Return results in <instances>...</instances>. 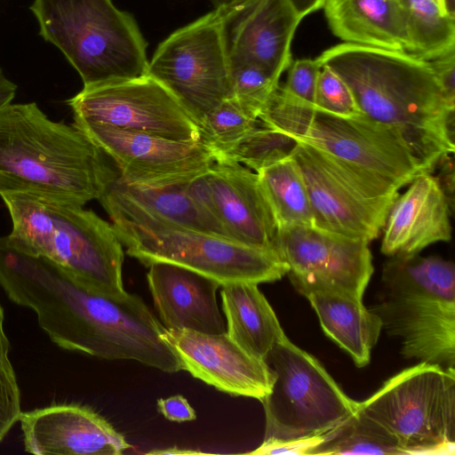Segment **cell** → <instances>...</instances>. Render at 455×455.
<instances>
[{"label": "cell", "mask_w": 455, "mask_h": 455, "mask_svg": "<svg viewBox=\"0 0 455 455\" xmlns=\"http://www.w3.org/2000/svg\"><path fill=\"white\" fill-rule=\"evenodd\" d=\"M0 286L10 300L34 311L40 328L63 349L134 360L165 372L183 370L164 338L166 328L137 295L92 291L49 259L22 250L6 260Z\"/></svg>", "instance_id": "1"}, {"label": "cell", "mask_w": 455, "mask_h": 455, "mask_svg": "<svg viewBox=\"0 0 455 455\" xmlns=\"http://www.w3.org/2000/svg\"><path fill=\"white\" fill-rule=\"evenodd\" d=\"M348 85L368 117L399 130L420 161L434 172L454 153V110L430 61L410 52L343 43L317 57Z\"/></svg>", "instance_id": "2"}, {"label": "cell", "mask_w": 455, "mask_h": 455, "mask_svg": "<svg viewBox=\"0 0 455 455\" xmlns=\"http://www.w3.org/2000/svg\"><path fill=\"white\" fill-rule=\"evenodd\" d=\"M117 177L78 128L52 121L36 103L0 110V196L25 193L84 205Z\"/></svg>", "instance_id": "3"}, {"label": "cell", "mask_w": 455, "mask_h": 455, "mask_svg": "<svg viewBox=\"0 0 455 455\" xmlns=\"http://www.w3.org/2000/svg\"><path fill=\"white\" fill-rule=\"evenodd\" d=\"M1 197L15 244L53 262L92 291L116 298L128 294L122 278L123 244L108 221L84 205L58 199L25 193Z\"/></svg>", "instance_id": "4"}, {"label": "cell", "mask_w": 455, "mask_h": 455, "mask_svg": "<svg viewBox=\"0 0 455 455\" xmlns=\"http://www.w3.org/2000/svg\"><path fill=\"white\" fill-rule=\"evenodd\" d=\"M384 296L371 310L401 341L408 359L454 368L455 266L438 256H392L382 270Z\"/></svg>", "instance_id": "5"}, {"label": "cell", "mask_w": 455, "mask_h": 455, "mask_svg": "<svg viewBox=\"0 0 455 455\" xmlns=\"http://www.w3.org/2000/svg\"><path fill=\"white\" fill-rule=\"evenodd\" d=\"M30 11L40 36L64 54L84 86L147 74V42L113 0H34Z\"/></svg>", "instance_id": "6"}, {"label": "cell", "mask_w": 455, "mask_h": 455, "mask_svg": "<svg viewBox=\"0 0 455 455\" xmlns=\"http://www.w3.org/2000/svg\"><path fill=\"white\" fill-rule=\"evenodd\" d=\"M106 212L126 253L145 266L179 265L214 279L220 286L270 283L287 275V265L274 250L250 247L132 211Z\"/></svg>", "instance_id": "7"}, {"label": "cell", "mask_w": 455, "mask_h": 455, "mask_svg": "<svg viewBox=\"0 0 455 455\" xmlns=\"http://www.w3.org/2000/svg\"><path fill=\"white\" fill-rule=\"evenodd\" d=\"M259 120L294 141L313 146L398 189L426 172L399 130L364 114L340 116L322 112L277 91Z\"/></svg>", "instance_id": "8"}, {"label": "cell", "mask_w": 455, "mask_h": 455, "mask_svg": "<svg viewBox=\"0 0 455 455\" xmlns=\"http://www.w3.org/2000/svg\"><path fill=\"white\" fill-rule=\"evenodd\" d=\"M360 408L404 455L454 453L455 368L419 362L386 380Z\"/></svg>", "instance_id": "9"}, {"label": "cell", "mask_w": 455, "mask_h": 455, "mask_svg": "<svg viewBox=\"0 0 455 455\" xmlns=\"http://www.w3.org/2000/svg\"><path fill=\"white\" fill-rule=\"evenodd\" d=\"M264 362L274 376L269 393L260 400L266 416L264 440L323 435L357 411L360 402L349 397L314 355L286 335Z\"/></svg>", "instance_id": "10"}, {"label": "cell", "mask_w": 455, "mask_h": 455, "mask_svg": "<svg viewBox=\"0 0 455 455\" xmlns=\"http://www.w3.org/2000/svg\"><path fill=\"white\" fill-rule=\"evenodd\" d=\"M291 156L307 185L315 228L368 243L379 236L396 187L306 143L297 142Z\"/></svg>", "instance_id": "11"}, {"label": "cell", "mask_w": 455, "mask_h": 455, "mask_svg": "<svg viewBox=\"0 0 455 455\" xmlns=\"http://www.w3.org/2000/svg\"><path fill=\"white\" fill-rule=\"evenodd\" d=\"M229 12L214 8L179 28L148 60L147 74L167 88L198 125L207 113L233 97L226 33Z\"/></svg>", "instance_id": "12"}, {"label": "cell", "mask_w": 455, "mask_h": 455, "mask_svg": "<svg viewBox=\"0 0 455 455\" xmlns=\"http://www.w3.org/2000/svg\"><path fill=\"white\" fill-rule=\"evenodd\" d=\"M74 124H99L169 140L200 141L197 123L148 74L84 88L67 100Z\"/></svg>", "instance_id": "13"}, {"label": "cell", "mask_w": 455, "mask_h": 455, "mask_svg": "<svg viewBox=\"0 0 455 455\" xmlns=\"http://www.w3.org/2000/svg\"><path fill=\"white\" fill-rule=\"evenodd\" d=\"M74 125L116 163L120 180L132 186L186 184L204 174L217 160L201 141L169 140L107 125Z\"/></svg>", "instance_id": "14"}, {"label": "cell", "mask_w": 455, "mask_h": 455, "mask_svg": "<svg viewBox=\"0 0 455 455\" xmlns=\"http://www.w3.org/2000/svg\"><path fill=\"white\" fill-rule=\"evenodd\" d=\"M369 243L315 227H292L277 230L274 249L293 286L331 287L363 300L373 273Z\"/></svg>", "instance_id": "15"}, {"label": "cell", "mask_w": 455, "mask_h": 455, "mask_svg": "<svg viewBox=\"0 0 455 455\" xmlns=\"http://www.w3.org/2000/svg\"><path fill=\"white\" fill-rule=\"evenodd\" d=\"M164 338L177 353L183 370L220 391L259 401L269 393L274 376L267 363L227 332L166 329Z\"/></svg>", "instance_id": "16"}, {"label": "cell", "mask_w": 455, "mask_h": 455, "mask_svg": "<svg viewBox=\"0 0 455 455\" xmlns=\"http://www.w3.org/2000/svg\"><path fill=\"white\" fill-rule=\"evenodd\" d=\"M19 421L25 451L36 455H119L131 448L103 417L76 403L24 411Z\"/></svg>", "instance_id": "17"}, {"label": "cell", "mask_w": 455, "mask_h": 455, "mask_svg": "<svg viewBox=\"0 0 455 455\" xmlns=\"http://www.w3.org/2000/svg\"><path fill=\"white\" fill-rule=\"evenodd\" d=\"M217 220L239 243L274 250L277 225L258 175L244 165L223 158L206 172Z\"/></svg>", "instance_id": "18"}, {"label": "cell", "mask_w": 455, "mask_h": 455, "mask_svg": "<svg viewBox=\"0 0 455 455\" xmlns=\"http://www.w3.org/2000/svg\"><path fill=\"white\" fill-rule=\"evenodd\" d=\"M300 21L287 0H253L229 12L226 33L231 68L255 63L280 79L291 62V41Z\"/></svg>", "instance_id": "19"}, {"label": "cell", "mask_w": 455, "mask_h": 455, "mask_svg": "<svg viewBox=\"0 0 455 455\" xmlns=\"http://www.w3.org/2000/svg\"><path fill=\"white\" fill-rule=\"evenodd\" d=\"M407 186L392 204L382 229L380 251L388 257L417 254L451 239L452 210L435 175L421 172Z\"/></svg>", "instance_id": "20"}, {"label": "cell", "mask_w": 455, "mask_h": 455, "mask_svg": "<svg viewBox=\"0 0 455 455\" xmlns=\"http://www.w3.org/2000/svg\"><path fill=\"white\" fill-rule=\"evenodd\" d=\"M148 267V287L166 329L226 332L217 302V281L172 263L154 262Z\"/></svg>", "instance_id": "21"}, {"label": "cell", "mask_w": 455, "mask_h": 455, "mask_svg": "<svg viewBox=\"0 0 455 455\" xmlns=\"http://www.w3.org/2000/svg\"><path fill=\"white\" fill-rule=\"evenodd\" d=\"M315 309L325 334L345 350L357 367L371 361L382 322L362 299L335 288L300 284L294 286Z\"/></svg>", "instance_id": "22"}, {"label": "cell", "mask_w": 455, "mask_h": 455, "mask_svg": "<svg viewBox=\"0 0 455 455\" xmlns=\"http://www.w3.org/2000/svg\"><path fill=\"white\" fill-rule=\"evenodd\" d=\"M323 8L331 30L345 43L409 52L399 0H326Z\"/></svg>", "instance_id": "23"}, {"label": "cell", "mask_w": 455, "mask_h": 455, "mask_svg": "<svg viewBox=\"0 0 455 455\" xmlns=\"http://www.w3.org/2000/svg\"><path fill=\"white\" fill-rule=\"evenodd\" d=\"M186 184L164 188L138 187L126 184L118 176L107 186L98 200L105 211H132L173 225L232 240L222 225L187 193Z\"/></svg>", "instance_id": "24"}, {"label": "cell", "mask_w": 455, "mask_h": 455, "mask_svg": "<svg viewBox=\"0 0 455 455\" xmlns=\"http://www.w3.org/2000/svg\"><path fill=\"white\" fill-rule=\"evenodd\" d=\"M220 296L227 334L249 354L264 360L285 333L258 284H227Z\"/></svg>", "instance_id": "25"}, {"label": "cell", "mask_w": 455, "mask_h": 455, "mask_svg": "<svg viewBox=\"0 0 455 455\" xmlns=\"http://www.w3.org/2000/svg\"><path fill=\"white\" fill-rule=\"evenodd\" d=\"M256 173L274 213L277 230L314 227L307 185L291 155Z\"/></svg>", "instance_id": "26"}, {"label": "cell", "mask_w": 455, "mask_h": 455, "mask_svg": "<svg viewBox=\"0 0 455 455\" xmlns=\"http://www.w3.org/2000/svg\"><path fill=\"white\" fill-rule=\"evenodd\" d=\"M405 14L412 55L432 61L455 52V18L434 0H399Z\"/></svg>", "instance_id": "27"}, {"label": "cell", "mask_w": 455, "mask_h": 455, "mask_svg": "<svg viewBox=\"0 0 455 455\" xmlns=\"http://www.w3.org/2000/svg\"><path fill=\"white\" fill-rule=\"evenodd\" d=\"M310 454H404L395 439L359 407L322 435Z\"/></svg>", "instance_id": "28"}, {"label": "cell", "mask_w": 455, "mask_h": 455, "mask_svg": "<svg viewBox=\"0 0 455 455\" xmlns=\"http://www.w3.org/2000/svg\"><path fill=\"white\" fill-rule=\"evenodd\" d=\"M259 123L233 97L228 98L201 120L200 141L212 151L217 160L223 159Z\"/></svg>", "instance_id": "29"}, {"label": "cell", "mask_w": 455, "mask_h": 455, "mask_svg": "<svg viewBox=\"0 0 455 455\" xmlns=\"http://www.w3.org/2000/svg\"><path fill=\"white\" fill-rule=\"evenodd\" d=\"M297 142L283 132L261 123L225 158L237 162L258 172L291 155Z\"/></svg>", "instance_id": "30"}, {"label": "cell", "mask_w": 455, "mask_h": 455, "mask_svg": "<svg viewBox=\"0 0 455 455\" xmlns=\"http://www.w3.org/2000/svg\"><path fill=\"white\" fill-rule=\"evenodd\" d=\"M233 98L255 119L265 111L279 87V78L255 63L231 68Z\"/></svg>", "instance_id": "31"}, {"label": "cell", "mask_w": 455, "mask_h": 455, "mask_svg": "<svg viewBox=\"0 0 455 455\" xmlns=\"http://www.w3.org/2000/svg\"><path fill=\"white\" fill-rule=\"evenodd\" d=\"M11 344L4 330V310L0 301V443L20 420V389L10 359Z\"/></svg>", "instance_id": "32"}, {"label": "cell", "mask_w": 455, "mask_h": 455, "mask_svg": "<svg viewBox=\"0 0 455 455\" xmlns=\"http://www.w3.org/2000/svg\"><path fill=\"white\" fill-rule=\"evenodd\" d=\"M315 108L340 116L363 115L348 85L327 66H322L318 76Z\"/></svg>", "instance_id": "33"}, {"label": "cell", "mask_w": 455, "mask_h": 455, "mask_svg": "<svg viewBox=\"0 0 455 455\" xmlns=\"http://www.w3.org/2000/svg\"><path fill=\"white\" fill-rule=\"evenodd\" d=\"M322 65L317 58L291 60L285 84L279 86L286 96L315 108V95Z\"/></svg>", "instance_id": "34"}, {"label": "cell", "mask_w": 455, "mask_h": 455, "mask_svg": "<svg viewBox=\"0 0 455 455\" xmlns=\"http://www.w3.org/2000/svg\"><path fill=\"white\" fill-rule=\"evenodd\" d=\"M322 435L289 441L263 440L251 454H307L320 442Z\"/></svg>", "instance_id": "35"}, {"label": "cell", "mask_w": 455, "mask_h": 455, "mask_svg": "<svg viewBox=\"0 0 455 455\" xmlns=\"http://www.w3.org/2000/svg\"><path fill=\"white\" fill-rule=\"evenodd\" d=\"M449 104L455 107V52L430 61Z\"/></svg>", "instance_id": "36"}, {"label": "cell", "mask_w": 455, "mask_h": 455, "mask_svg": "<svg viewBox=\"0 0 455 455\" xmlns=\"http://www.w3.org/2000/svg\"><path fill=\"white\" fill-rule=\"evenodd\" d=\"M157 410L171 421L185 422L196 419L195 410L188 400L180 395L160 398L156 403Z\"/></svg>", "instance_id": "37"}, {"label": "cell", "mask_w": 455, "mask_h": 455, "mask_svg": "<svg viewBox=\"0 0 455 455\" xmlns=\"http://www.w3.org/2000/svg\"><path fill=\"white\" fill-rule=\"evenodd\" d=\"M439 169L437 178L451 210H453L454 195V165L453 154L445 156L438 164L436 169ZM435 169V170H436Z\"/></svg>", "instance_id": "38"}, {"label": "cell", "mask_w": 455, "mask_h": 455, "mask_svg": "<svg viewBox=\"0 0 455 455\" xmlns=\"http://www.w3.org/2000/svg\"><path fill=\"white\" fill-rule=\"evenodd\" d=\"M297 16L302 20L311 12L323 8L326 0H287Z\"/></svg>", "instance_id": "39"}, {"label": "cell", "mask_w": 455, "mask_h": 455, "mask_svg": "<svg viewBox=\"0 0 455 455\" xmlns=\"http://www.w3.org/2000/svg\"><path fill=\"white\" fill-rule=\"evenodd\" d=\"M17 85L9 80L0 68V110L12 103L15 97Z\"/></svg>", "instance_id": "40"}, {"label": "cell", "mask_w": 455, "mask_h": 455, "mask_svg": "<svg viewBox=\"0 0 455 455\" xmlns=\"http://www.w3.org/2000/svg\"><path fill=\"white\" fill-rule=\"evenodd\" d=\"M215 9H222L228 12H235L243 8L253 0H210Z\"/></svg>", "instance_id": "41"}, {"label": "cell", "mask_w": 455, "mask_h": 455, "mask_svg": "<svg viewBox=\"0 0 455 455\" xmlns=\"http://www.w3.org/2000/svg\"><path fill=\"white\" fill-rule=\"evenodd\" d=\"M443 4L446 13L455 18V0H443Z\"/></svg>", "instance_id": "42"}, {"label": "cell", "mask_w": 455, "mask_h": 455, "mask_svg": "<svg viewBox=\"0 0 455 455\" xmlns=\"http://www.w3.org/2000/svg\"><path fill=\"white\" fill-rule=\"evenodd\" d=\"M438 5L439 7L446 13L445 10H444V4H443V0H434Z\"/></svg>", "instance_id": "43"}]
</instances>
